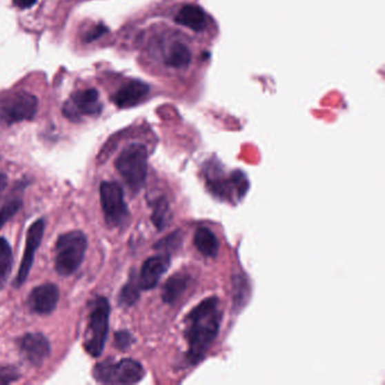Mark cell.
Wrapping results in <instances>:
<instances>
[{
	"instance_id": "24",
	"label": "cell",
	"mask_w": 385,
	"mask_h": 385,
	"mask_svg": "<svg viewBox=\"0 0 385 385\" xmlns=\"http://www.w3.org/2000/svg\"><path fill=\"white\" fill-rule=\"evenodd\" d=\"M135 338L127 330H120L115 333V346L119 351H127L134 345Z\"/></svg>"
},
{
	"instance_id": "13",
	"label": "cell",
	"mask_w": 385,
	"mask_h": 385,
	"mask_svg": "<svg viewBox=\"0 0 385 385\" xmlns=\"http://www.w3.org/2000/svg\"><path fill=\"white\" fill-rule=\"evenodd\" d=\"M59 298V287L56 284L44 283L32 289L28 298V308L32 313L48 315L56 310Z\"/></svg>"
},
{
	"instance_id": "22",
	"label": "cell",
	"mask_w": 385,
	"mask_h": 385,
	"mask_svg": "<svg viewBox=\"0 0 385 385\" xmlns=\"http://www.w3.org/2000/svg\"><path fill=\"white\" fill-rule=\"evenodd\" d=\"M23 201L21 199H12L7 201L5 205L0 208V230L6 225L7 221H10L19 209L22 208Z\"/></svg>"
},
{
	"instance_id": "5",
	"label": "cell",
	"mask_w": 385,
	"mask_h": 385,
	"mask_svg": "<svg viewBox=\"0 0 385 385\" xmlns=\"http://www.w3.org/2000/svg\"><path fill=\"white\" fill-rule=\"evenodd\" d=\"M87 237L83 230L61 234L56 242L55 269L60 276H72L78 270L86 255Z\"/></svg>"
},
{
	"instance_id": "15",
	"label": "cell",
	"mask_w": 385,
	"mask_h": 385,
	"mask_svg": "<svg viewBox=\"0 0 385 385\" xmlns=\"http://www.w3.org/2000/svg\"><path fill=\"white\" fill-rule=\"evenodd\" d=\"M171 266V255L168 252L161 255H152L144 262L138 276V283L141 290H150L155 288L161 276L168 270Z\"/></svg>"
},
{
	"instance_id": "16",
	"label": "cell",
	"mask_w": 385,
	"mask_h": 385,
	"mask_svg": "<svg viewBox=\"0 0 385 385\" xmlns=\"http://www.w3.org/2000/svg\"><path fill=\"white\" fill-rule=\"evenodd\" d=\"M148 85L144 81H131L124 84L113 95V102L120 109H127L141 102L149 93Z\"/></svg>"
},
{
	"instance_id": "20",
	"label": "cell",
	"mask_w": 385,
	"mask_h": 385,
	"mask_svg": "<svg viewBox=\"0 0 385 385\" xmlns=\"http://www.w3.org/2000/svg\"><path fill=\"white\" fill-rule=\"evenodd\" d=\"M12 250L5 237H0V285H3L12 273Z\"/></svg>"
},
{
	"instance_id": "8",
	"label": "cell",
	"mask_w": 385,
	"mask_h": 385,
	"mask_svg": "<svg viewBox=\"0 0 385 385\" xmlns=\"http://www.w3.org/2000/svg\"><path fill=\"white\" fill-rule=\"evenodd\" d=\"M37 97L28 92H12L0 99V121L12 126L34 118L37 112Z\"/></svg>"
},
{
	"instance_id": "10",
	"label": "cell",
	"mask_w": 385,
	"mask_h": 385,
	"mask_svg": "<svg viewBox=\"0 0 385 385\" xmlns=\"http://www.w3.org/2000/svg\"><path fill=\"white\" fill-rule=\"evenodd\" d=\"M101 112L102 104L99 101V92L94 88L72 94L62 108L66 118L74 122L79 121L83 117H95Z\"/></svg>"
},
{
	"instance_id": "18",
	"label": "cell",
	"mask_w": 385,
	"mask_h": 385,
	"mask_svg": "<svg viewBox=\"0 0 385 385\" xmlns=\"http://www.w3.org/2000/svg\"><path fill=\"white\" fill-rule=\"evenodd\" d=\"M193 243L197 250L207 258H215L219 251V239L207 227H200L196 230Z\"/></svg>"
},
{
	"instance_id": "7",
	"label": "cell",
	"mask_w": 385,
	"mask_h": 385,
	"mask_svg": "<svg viewBox=\"0 0 385 385\" xmlns=\"http://www.w3.org/2000/svg\"><path fill=\"white\" fill-rule=\"evenodd\" d=\"M99 199L104 219L111 228L124 226L130 217L122 186L115 181H103L99 184Z\"/></svg>"
},
{
	"instance_id": "27",
	"label": "cell",
	"mask_w": 385,
	"mask_h": 385,
	"mask_svg": "<svg viewBox=\"0 0 385 385\" xmlns=\"http://www.w3.org/2000/svg\"><path fill=\"white\" fill-rule=\"evenodd\" d=\"M7 184H8V177L6 174H0V193L6 189Z\"/></svg>"
},
{
	"instance_id": "19",
	"label": "cell",
	"mask_w": 385,
	"mask_h": 385,
	"mask_svg": "<svg viewBox=\"0 0 385 385\" xmlns=\"http://www.w3.org/2000/svg\"><path fill=\"white\" fill-rule=\"evenodd\" d=\"M139 283H138V276L136 271L131 270L130 276L127 283L124 284L121 290L119 293V304L124 308H131L136 304L140 297Z\"/></svg>"
},
{
	"instance_id": "4",
	"label": "cell",
	"mask_w": 385,
	"mask_h": 385,
	"mask_svg": "<svg viewBox=\"0 0 385 385\" xmlns=\"http://www.w3.org/2000/svg\"><path fill=\"white\" fill-rule=\"evenodd\" d=\"M110 312L109 301L103 296H97L90 304L84 348L92 357H99L106 347L109 335Z\"/></svg>"
},
{
	"instance_id": "14",
	"label": "cell",
	"mask_w": 385,
	"mask_h": 385,
	"mask_svg": "<svg viewBox=\"0 0 385 385\" xmlns=\"http://www.w3.org/2000/svg\"><path fill=\"white\" fill-rule=\"evenodd\" d=\"M174 22L193 33H205L210 26V17L201 7L195 3H184L173 15Z\"/></svg>"
},
{
	"instance_id": "3",
	"label": "cell",
	"mask_w": 385,
	"mask_h": 385,
	"mask_svg": "<svg viewBox=\"0 0 385 385\" xmlns=\"http://www.w3.org/2000/svg\"><path fill=\"white\" fill-rule=\"evenodd\" d=\"M115 168L134 193L139 192L146 182L148 149L141 143L129 144L115 161Z\"/></svg>"
},
{
	"instance_id": "11",
	"label": "cell",
	"mask_w": 385,
	"mask_h": 385,
	"mask_svg": "<svg viewBox=\"0 0 385 385\" xmlns=\"http://www.w3.org/2000/svg\"><path fill=\"white\" fill-rule=\"evenodd\" d=\"M44 230H46V221L43 218H39L28 227L24 255L14 282L15 287H21L28 279V275L31 273L32 266L34 264L35 253L37 248H40L41 242L43 239Z\"/></svg>"
},
{
	"instance_id": "6",
	"label": "cell",
	"mask_w": 385,
	"mask_h": 385,
	"mask_svg": "<svg viewBox=\"0 0 385 385\" xmlns=\"http://www.w3.org/2000/svg\"><path fill=\"white\" fill-rule=\"evenodd\" d=\"M92 374L94 379L101 384H136L145 377L146 373L137 360L124 358L115 362L108 358L97 363Z\"/></svg>"
},
{
	"instance_id": "1",
	"label": "cell",
	"mask_w": 385,
	"mask_h": 385,
	"mask_svg": "<svg viewBox=\"0 0 385 385\" xmlns=\"http://www.w3.org/2000/svg\"><path fill=\"white\" fill-rule=\"evenodd\" d=\"M223 312L215 296L199 303L186 317V338L189 346L190 363L197 365L208 353L221 330Z\"/></svg>"
},
{
	"instance_id": "25",
	"label": "cell",
	"mask_w": 385,
	"mask_h": 385,
	"mask_svg": "<svg viewBox=\"0 0 385 385\" xmlns=\"http://www.w3.org/2000/svg\"><path fill=\"white\" fill-rule=\"evenodd\" d=\"M108 32H109V30H108L106 25H97L95 28H92V30L87 33L86 37H85V40H86V42H93V41L97 40V39L103 37V35L108 33Z\"/></svg>"
},
{
	"instance_id": "12",
	"label": "cell",
	"mask_w": 385,
	"mask_h": 385,
	"mask_svg": "<svg viewBox=\"0 0 385 385\" xmlns=\"http://www.w3.org/2000/svg\"><path fill=\"white\" fill-rule=\"evenodd\" d=\"M19 353L32 366H41L51 354V345L46 335L30 333L19 339Z\"/></svg>"
},
{
	"instance_id": "2",
	"label": "cell",
	"mask_w": 385,
	"mask_h": 385,
	"mask_svg": "<svg viewBox=\"0 0 385 385\" xmlns=\"http://www.w3.org/2000/svg\"><path fill=\"white\" fill-rule=\"evenodd\" d=\"M154 55L163 69L173 78L184 77L196 65V44L191 35L180 30H165L156 37Z\"/></svg>"
},
{
	"instance_id": "9",
	"label": "cell",
	"mask_w": 385,
	"mask_h": 385,
	"mask_svg": "<svg viewBox=\"0 0 385 385\" xmlns=\"http://www.w3.org/2000/svg\"><path fill=\"white\" fill-rule=\"evenodd\" d=\"M207 186L215 196L221 197L224 200H232L234 191L237 199L242 198L248 189V179L241 171L234 172L228 179L224 175L219 168L213 165L206 173Z\"/></svg>"
},
{
	"instance_id": "17",
	"label": "cell",
	"mask_w": 385,
	"mask_h": 385,
	"mask_svg": "<svg viewBox=\"0 0 385 385\" xmlns=\"http://www.w3.org/2000/svg\"><path fill=\"white\" fill-rule=\"evenodd\" d=\"M190 283V276L186 273H174L165 282L161 289V298L165 303L173 304L181 296L184 295Z\"/></svg>"
},
{
	"instance_id": "21",
	"label": "cell",
	"mask_w": 385,
	"mask_h": 385,
	"mask_svg": "<svg viewBox=\"0 0 385 385\" xmlns=\"http://www.w3.org/2000/svg\"><path fill=\"white\" fill-rule=\"evenodd\" d=\"M170 207L165 198H159L152 202V221L157 230H164L168 223Z\"/></svg>"
},
{
	"instance_id": "23",
	"label": "cell",
	"mask_w": 385,
	"mask_h": 385,
	"mask_svg": "<svg viewBox=\"0 0 385 385\" xmlns=\"http://www.w3.org/2000/svg\"><path fill=\"white\" fill-rule=\"evenodd\" d=\"M21 379V372L12 365L0 366V385L10 384Z\"/></svg>"
},
{
	"instance_id": "26",
	"label": "cell",
	"mask_w": 385,
	"mask_h": 385,
	"mask_svg": "<svg viewBox=\"0 0 385 385\" xmlns=\"http://www.w3.org/2000/svg\"><path fill=\"white\" fill-rule=\"evenodd\" d=\"M37 0H12V3L16 7H19L21 10H26L30 7L34 6Z\"/></svg>"
}]
</instances>
